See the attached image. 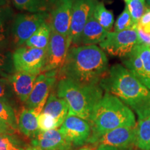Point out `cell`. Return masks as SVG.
I'll return each instance as SVG.
<instances>
[{"mask_svg":"<svg viewBox=\"0 0 150 150\" xmlns=\"http://www.w3.org/2000/svg\"><path fill=\"white\" fill-rule=\"evenodd\" d=\"M108 69L107 56L100 47L74 45L70 47L58 77L83 85L99 84Z\"/></svg>","mask_w":150,"mask_h":150,"instance_id":"obj_2","label":"cell"},{"mask_svg":"<svg viewBox=\"0 0 150 150\" xmlns=\"http://www.w3.org/2000/svg\"><path fill=\"white\" fill-rule=\"evenodd\" d=\"M134 150H135V149H134ZM140 150H141V149H140Z\"/></svg>","mask_w":150,"mask_h":150,"instance_id":"obj_43","label":"cell"},{"mask_svg":"<svg viewBox=\"0 0 150 150\" xmlns=\"http://www.w3.org/2000/svg\"><path fill=\"white\" fill-rule=\"evenodd\" d=\"M48 13H27L18 14L11 25V34L14 45L23 46L30 37L50 18Z\"/></svg>","mask_w":150,"mask_h":150,"instance_id":"obj_6","label":"cell"},{"mask_svg":"<svg viewBox=\"0 0 150 150\" xmlns=\"http://www.w3.org/2000/svg\"><path fill=\"white\" fill-rule=\"evenodd\" d=\"M88 122L91 135L88 144L92 145L113 129L136 127L134 111L119 98L108 93H105L95 106Z\"/></svg>","mask_w":150,"mask_h":150,"instance_id":"obj_3","label":"cell"},{"mask_svg":"<svg viewBox=\"0 0 150 150\" xmlns=\"http://www.w3.org/2000/svg\"><path fill=\"white\" fill-rule=\"evenodd\" d=\"M15 145L22 147H28L21 139L16 136V134H6L0 133V146Z\"/></svg>","mask_w":150,"mask_h":150,"instance_id":"obj_31","label":"cell"},{"mask_svg":"<svg viewBox=\"0 0 150 150\" xmlns=\"http://www.w3.org/2000/svg\"><path fill=\"white\" fill-rule=\"evenodd\" d=\"M137 45L133 49L130 53L122 59V62L124 66L128 69L146 86V78L143 70V65Z\"/></svg>","mask_w":150,"mask_h":150,"instance_id":"obj_20","label":"cell"},{"mask_svg":"<svg viewBox=\"0 0 150 150\" xmlns=\"http://www.w3.org/2000/svg\"><path fill=\"white\" fill-rule=\"evenodd\" d=\"M70 46L67 37L52 29L50 43L47 50L45 65L42 72L59 71L64 64Z\"/></svg>","mask_w":150,"mask_h":150,"instance_id":"obj_11","label":"cell"},{"mask_svg":"<svg viewBox=\"0 0 150 150\" xmlns=\"http://www.w3.org/2000/svg\"><path fill=\"white\" fill-rule=\"evenodd\" d=\"M31 145L42 150H72L73 146L59 129L40 131L31 140Z\"/></svg>","mask_w":150,"mask_h":150,"instance_id":"obj_14","label":"cell"},{"mask_svg":"<svg viewBox=\"0 0 150 150\" xmlns=\"http://www.w3.org/2000/svg\"><path fill=\"white\" fill-rule=\"evenodd\" d=\"M38 122L40 131H50L60 127L58 122L53 117L44 112H41L38 116Z\"/></svg>","mask_w":150,"mask_h":150,"instance_id":"obj_30","label":"cell"},{"mask_svg":"<svg viewBox=\"0 0 150 150\" xmlns=\"http://www.w3.org/2000/svg\"><path fill=\"white\" fill-rule=\"evenodd\" d=\"M6 4V0H0V8L4 6Z\"/></svg>","mask_w":150,"mask_h":150,"instance_id":"obj_40","label":"cell"},{"mask_svg":"<svg viewBox=\"0 0 150 150\" xmlns=\"http://www.w3.org/2000/svg\"><path fill=\"white\" fill-rule=\"evenodd\" d=\"M126 6L128 8L131 18L136 24H138L140 19L148 10L146 6L145 1L142 0H132L127 1Z\"/></svg>","mask_w":150,"mask_h":150,"instance_id":"obj_27","label":"cell"},{"mask_svg":"<svg viewBox=\"0 0 150 150\" xmlns=\"http://www.w3.org/2000/svg\"><path fill=\"white\" fill-rule=\"evenodd\" d=\"M68 112L69 108L67 102L58 97L55 92L52 91L42 112L53 117L61 127L68 115Z\"/></svg>","mask_w":150,"mask_h":150,"instance_id":"obj_18","label":"cell"},{"mask_svg":"<svg viewBox=\"0 0 150 150\" xmlns=\"http://www.w3.org/2000/svg\"><path fill=\"white\" fill-rule=\"evenodd\" d=\"M27 147H22V146L15 145H8L0 146V150H25Z\"/></svg>","mask_w":150,"mask_h":150,"instance_id":"obj_37","label":"cell"},{"mask_svg":"<svg viewBox=\"0 0 150 150\" xmlns=\"http://www.w3.org/2000/svg\"><path fill=\"white\" fill-rule=\"evenodd\" d=\"M58 74L59 70H52L38 75L33 91L24 103V107L32 109L37 115H40L57 82Z\"/></svg>","mask_w":150,"mask_h":150,"instance_id":"obj_8","label":"cell"},{"mask_svg":"<svg viewBox=\"0 0 150 150\" xmlns=\"http://www.w3.org/2000/svg\"><path fill=\"white\" fill-rule=\"evenodd\" d=\"M141 58L146 78V87L150 90V47L144 45H137Z\"/></svg>","mask_w":150,"mask_h":150,"instance_id":"obj_29","label":"cell"},{"mask_svg":"<svg viewBox=\"0 0 150 150\" xmlns=\"http://www.w3.org/2000/svg\"><path fill=\"white\" fill-rule=\"evenodd\" d=\"M137 34L138 38V45H144L150 47V34L146 33L138 24L136 25Z\"/></svg>","mask_w":150,"mask_h":150,"instance_id":"obj_33","label":"cell"},{"mask_svg":"<svg viewBox=\"0 0 150 150\" xmlns=\"http://www.w3.org/2000/svg\"><path fill=\"white\" fill-rule=\"evenodd\" d=\"M136 27L122 31H110L99 44V47L109 55L122 59L139 44Z\"/></svg>","mask_w":150,"mask_h":150,"instance_id":"obj_7","label":"cell"},{"mask_svg":"<svg viewBox=\"0 0 150 150\" xmlns=\"http://www.w3.org/2000/svg\"><path fill=\"white\" fill-rule=\"evenodd\" d=\"M94 150H134V147L127 148H118L113 147H108V146H95Z\"/></svg>","mask_w":150,"mask_h":150,"instance_id":"obj_36","label":"cell"},{"mask_svg":"<svg viewBox=\"0 0 150 150\" xmlns=\"http://www.w3.org/2000/svg\"><path fill=\"white\" fill-rule=\"evenodd\" d=\"M93 16L104 29L110 32L114 24V16L111 11L106 8L104 3L97 1L94 9Z\"/></svg>","mask_w":150,"mask_h":150,"instance_id":"obj_23","label":"cell"},{"mask_svg":"<svg viewBox=\"0 0 150 150\" xmlns=\"http://www.w3.org/2000/svg\"><path fill=\"white\" fill-rule=\"evenodd\" d=\"M99 85L128 106L139 120L150 116V90L123 65L110 67Z\"/></svg>","mask_w":150,"mask_h":150,"instance_id":"obj_1","label":"cell"},{"mask_svg":"<svg viewBox=\"0 0 150 150\" xmlns=\"http://www.w3.org/2000/svg\"><path fill=\"white\" fill-rule=\"evenodd\" d=\"M38 75L24 72H15L8 76L13 91L17 99L25 103L34 87Z\"/></svg>","mask_w":150,"mask_h":150,"instance_id":"obj_15","label":"cell"},{"mask_svg":"<svg viewBox=\"0 0 150 150\" xmlns=\"http://www.w3.org/2000/svg\"><path fill=\"white\" fill-rule=\"evenodd\" d=\"M97 0H74L68 36L70 45H78L79 39L88 20L93 14Z\"/></svg>","mask_w":150,"mask_h":150,"instance_id":"obj_9","label":"cell"},{"mask_svg":"<svg viewBox=\"0 0 150 150\" xmlns=\"http://www.w3.org/2000/svg\"><path fill=\"white\" fill-rule=\"evenodd\" d=\"M108 33V31L100 25L93 14L81 33L78 45H97L106 38Z\"/></svg>","mask_w":150,"mask_h":150,"instance_id":"obj_16","label":"cell"},{"mask_svg":"<svg viewBox=\"0 0 150 150\" xmlns=\"http://www.w3.org/2000/svg\"><path fill=\"white\" fill-rule=\"evenodd\" d=\"M17 131L8 126L6 123L0 119V133L6 134H16Z\"/></svg>","mask_w":150,"mask_h":150,"instance_id":"obj_35","label":"cell"},{"mask_svg":"<svg viewBox=\"0 0 150 150\" xmlns=\"http://www.w3.org/2000/svg\"><path fill=\"white\" fill-rule=\"evenodd\" d=\"M99 84L83 85L66 78L59 79L55 93L68 105V115L89 121L92 112L104 93Z\"/></svg>","mask_w":150,"mask_h":150,"instance_id":"obj_4","label":"cell"},{"mask_svg":"<svg viewBox=\"0 0 150 150\" xmlns=\"http://www.w3.org/2000/svg\"><path fill=\"white\" fill-rule=\"evenodd\" d=\"M47 50L19 47L12 55L13 66L16 72L39 75L42 73L46 62Z\"/></svg>","mask_w":150,"mask_h":150,"instance_id":"obj_5","label":"cell"},{"mask_svg":"<svg viewBox=\"0 0 150 150\" xmlns=\"http://www.w3.org/2000/svg\"><path fill=\"white\" fill-rule=\"evenodd\" d=\"M77 150H93V149L91 147H88V146H84V147H81Z\"/></svg>","mask_w":150,"mask_h":150,"instance_id":"obj_39","label":"cell"},{"mask_svg":"<svg viewBox=\"0 0 150 150\" xmlns=\"http://www.w3.org/2000/svg\"><path fill=\"white\" fill-rule=\"evenodd\" d=\"M25 150H42L38 147H35V146H31V147H28Z\"/></svg>","mask_w":150,"mask_h":150,"instance_id":"obj_38","label":"cell"},{"mask_svg":"<svg viewBox=\"0 0 150 150\" xmlns=\"http://www.w3.org/2000/svg\"><path fill=\"white\" fill-rule=\"evenodd\" d=\"M0 119L14 130L19 131L16 110L11 104L2 100H0Z\"/></svg>","mask_w":150,"mask_h":150,"instance_id":"obj_25","label":"cell"},{"mask_svg":"<svg viewBox=\"0 0 150 150\" xmlns=\"http://www.w3.org/2000/svg\"><path fill=\"white\" fill-rule=\"evenodd\" d=\"M145 2L147 4V5L149 6H150V0H145Z\"/></svg>","mask_w":150,"mask_h":150,"instance_id":"obj_41","label":"cell"},{"mask_svg":"<svg viewBox=\"0 0 150 150\" xmlns=\"http://www.w3.org/2000/svg\"><path fill=\"white\" fill-rule=\"evenodd\" d=\"M58 0H13L19 10L28 13H48L52 11Z\"/></svg>","mask_w":150,"mask_h":150,"instance_id":"obj_19","label":"cell"},{"mask_svg":"<svg viewBox=\"0 0 150 150\" xmlns=\"http://www.w3.org/2000/svg\"><path fill=\"white\" fill-rule=\"evenodd\" d=\"M136 133V147L141 150H150V116L139 120Z\"/></svg>","mask_w":150,"mask_h":150,"instance_id":"obj_22","label":"cell"},{"mask_svg":"<svg viewBox=\"0 0 150 150\" xmlns=\"http://www.w3.org/2000/svg\"><path fill=\"white\" fill-rule=\"evenodd\" d=\"M38 116L32 109L22 108L18 117V130L24 136L33 139L40 132Z\"/></svg>","mask_w":150,"mask_h":150,"instance_id":"obj_17","label":"cell"},{"mask_svg":"<svg viewBox=\"0 0 150 150\" xmlns=\"http://www.w3.org/2000/svg\"><path fill=\"white\" fill-rule=\"evenodd\" d=\"M136 127H120L111 130L93 144L95 146H108L118 148L136 147Z\"/></svg>","mask_w":150,"mask_h":150,"instance_id":"obj_13","label":"cell"},{"mask_svg":"<svg viewBox=\"0 0 150 150\" xmlns=\"http://www.w3.org/2000/svg\"><path fill=\"white\" fill-rule=\"evenodd\" d=\"M137 24L131 18L130 13L128 10L127 6H125V9L122 13L120 15L115 22L114 31H122L125 30H128L136 27Z\"/></svg>","mask_w":150,"mask_h":150,"instance_id":"obj_28","label":"cell"},{"mask_svg":"<svg viewBox=\"0 0 150 150\" xmlns=\"http://www.w3.org/2000/svg\"><path fill=\"white\" fill-rule=\"evenodd\" d=\"M124 1H125V3L127 2V1H132V0H124ZM142 1H145V0H142Z\"/></svg>","mask_w":150,"mask_h":150,"instance_id":"obj_42","label":"cell"},{"mask_svg":"<svg viewBox=\"0 0 150 150\" xmlns=\"http://www.w3.org/2000/svg\"><path fill=\"white\" fill-rule=\"evenodd\" d=\"M8 63V56L3 52H0V76H1V77H8L11 75L6 70Z\"/></svg>","mask_w":150,"mask_h":150,"instance_id":"obj_32","label":"cell"},{"mask_svg":"<svg viewBox=\"0 0 150 150\" xmlns=\"http://www.w3.org/2000/svg\"><path fill=\"white\" fill-rule=\"evenodd\" d=\"M51 33L52 27L50 23L47 22H44L30 37L29 40L24 43V45L29 47L47 50Z\"/></svg>","mask_w":150,"mask_h":150,"instance_id":"obj_21","label":"cell"},{"mask_svg":"<svg viewBox=\"0 0 150 150\" xmlns=\"http://www.w3.org/2000/svg\"><path fill=\"white\" fill-rule=\"evenodd\" d=\"M138 25L140 26L146 33L150 34V9L146 11L138 23Z\"/></svg>","mask_w":150,"mask_h":150,"instance_id":"obj_34","label":"cell"},{"mask_svg":"<svg viewBox=\"0 0 150 150\" xmlns=\"http://www.w3.org/2000/svg\"><path fill=\"white\" fill-rule=\"evenodd\" d=\"M16 99L8 77H0V100L8 103L15 108Z\"/></svg>","mask_w":150,"mask_h":150,"instance_id":"obj_26","label":"cell"},{"mask_svg":"<svg viewBox=\"0 0 150 150\" xmlns=\"http://www.w3.org/2000/svg\"><path fill=\"white\" fill-rule=\"evenodd\" d=\"M74 0H58L50 15L52 29L68 38Z\"/></svg>","mask_w":150,"mask_h":150,"instance_id":"obj_12","label":"cell"},{"mask_svg":"<svg viewBox=\"0 0 150 150\" xmlns=\"http://www.w3.org/2000/svg\"><path fill=\"white\" fill-rule=\"evenodd\" d=\"M12 17L13 11L10 7L4 6L0 8V46H3L8 39L9 24Z\"/></svg>","mask_w":150,"mask_h":150,"instance_id":"obj_24","label":"cell"},{"mask_svg":"<svg viewBox=\"0 0 150 150\" xmlns=\"http://www.w3.org/2000/svg\"><path fill=\"white\" fill-rule=\"evenodd\" d=\"M59 129L73 147H80L87 144L91 135L88 122L74 115H67Z\"/></svg>","mask_w":150,"mask_h":150,"instance_id":"obj_10","label":"cell"}]
</instances>
